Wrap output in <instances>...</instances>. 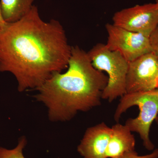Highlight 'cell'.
Wrapping results in <instances>:
<instances>
[{
  "mask_svg": "<svg viewBox=\"0 0 158 158\" xmlns=\"http://www.w3.org/2000/svg\"><path fill=\"white\" fill-rule=\"evenodd\" d=\"M158 88V58L152 52L129 62L126 94L146 92Z\"/></svg>",
  "mask_w": 158,
  "mask_h": 158,
  "instance_id": "obj_7",
  "label": "cell"
},
{
  "mask_svg": "<svg viewBox=\"0 0 158 158\" xmlns=\"http://www.w3.org/2000/svg\"><path fill=\"white\" fill-rule=\"evenodd\" d=\"M135 106L140 110L139 115L135 118H128L125 125L131 131L139 134L146 149L153 150L155 145L150 139L149 132L158 115V88L146 92L125 94L121 97L114 114L115 121L118 122L123 113Z\"/></svg>",
  "mask_w": 158,
  "mask_h": 158,
  "instance_id": "obj_3",
  "label": "cell"
},
{
  "mask_svg": "<svg viewBox=\"0 0 158 158\" xmlns=\"http://www.w3.org/2000/svg\"><path fill=\"white\" fill-rule=\"evenodd\" d=\"M152 52L158 58V25L149 37Z\"/></svg>",
  "mask_w": 158,
  "mask_h": 158,
  "instance_id": "obj_12",
  "label": "cell"
},
{
  "mask_svg": "<svg viewBox=\"0 0 158 158\" xmlns=\"http://www.w3.org/2000/svg\"><path fill=\"white\" fill-rule=\"evenodd\" d=\"M6 23H7L5 21L4 18H3L2 15V10H1V4H0V31L6 26Z\"/></svg>",
  "mask_w": 158,
  "mask_h": 158,
  "instance_id": "obj_14",
  "label": "cell"
},
{
  "mask_svg": "<svg viewBox=\"0 0 158 158\" xmlns=\"http://www.w3.org/2000/svg\"><path fill=\"white\" fill-rule=\"evenodd\" d=\"M123 158H158V148H156L150 154L144 156H139L135 151L127 154Z\"/></svg>",
  "mask_w": 158,
  "mask_h": 158,
  "instance_id": "obj_13",
  "label": "cell"
},
{
  "mask_svg": "<svg viewBox=\"0 0 158 158\" xmlns=\"http://www.w3.org/2000/svg\"><path fill=\"white\" fill-rule=\"evenodd\" d=\"M156 2L158 3V0H156Z\"/></svg>",
  "mask_w": 158,
  "mask_h": 158,
  "instance_id": "obj_16",
  "label": "cell"
},
{
  "mask_svg": "<svg viewBox=\"0 0 158 158\" xmlns=\"http://www.w3.org/2000/svg\"><path fill=\"white\" fill-rule=\"evenodd\" d=\"M108 34L106 45L121 54L128 62L152 52L149 37L128 31L113 24H106Z\"/></svg>",
  "mask_w": 158,
  "mask_h": 158,
  "instance_id": "obj_5",
  "label": "cell"
},
{
  "mask_svg": "<svg viewBox=\"0 0 158 158\" xmlns=\"http://www.w3.org/2000/svg\"><path fill=\"white\" fill-rule=\"evenodd\" d=\"M113 24L149 37L158 25V3L136 5L117 11Z\"/></svg>",
  "mask_w": 158,
  "mask_h": 158,
  "instance_id": "obj_6",
  "label": "cell"
},
{
  "mask_svg": "<svg viewBox=\"0 0 158 158\" xmlns=\"http://www.w3.org/2000/svg\"><path fill=\"white\" fill-rule=\"evenodd\" d=\"M155 120L157 124L158 125V115L157 116Z\"/></svg>",
  "mask_w": 158,
  "mask_h": 158,
  "instance_id": "obj_15",
  "label": "cell"
},
{
  "mask_svg": "<svg viewBox=\"0 0 158 158\" xmlns=\"http://www.w3.org/2000/svg\"><path fill=\"white\" fill-rule=\"evenodd\" d=\"M35 0H0L3 18L7 23L17 21L33 7Z\"/></svg>",
  "mask_w": 158,
  "mask_h": 158,
  "instance_id": "obj_10",
  "label": "cell"
},
{
  "mask_svg": "<svg viewBox=\"0 0 158 158\" xmlns=\"http://www.w3.org/2000/svg\"><path fill=\"white\" fill-rule=\"evenodd\" d=\"M111 128L112 134L106 149L107 158H123L135 151V137L125 124L117 123Z\"/></svg>",
  "mask_w": 158,
  "mask_h": 158,
  "instance_id": "obj_9",
  "label": "cell"
},
{
  "mask_svg": "<svg viewBox=\"0 0 158 158\" xmlns=\"http://www.w3.org/2000/svg\"><path fill=\"white\" fill-rule=\"evenodd\" d=\"M112 128L104 123L88 128L77 147L83 158H107L106 152Z\"/></svg>",
  "mask_w": 158,
  "mask_h": 158,
  "instance_id": "obj_8",
  "label": "cell"
},
{
  "mask_svg": "<svg viewBox=\"0 0 158 158\" xmlns=\"http://www.w3.org/2000/svg\"><path fill=\"white\" fill-rule=\"evenodd\" d=\"M72 47L59 21L45 22L37 6L0 31V72L15 77L18 89H36L68 68Z\"/></svg>",
  "mask_w": 158,
  "mask_h": 158,
  "instance_id": "obj_1",
  "label": "cell"
},
{
  "mask_svg": "<svg viewBox=\"0 0 158 158\" xmlns=\"http://www.w3.org/2000/svg\"><path fill=\"white\" fill-rule=\"evenodd\" d=\"M108 82V76L94 67L88 53L76 46L66 72L53 74L36 89L34 97L47 107L52 121H68L78 112L100 106Z\"/></svg>",
  "mask_w": 158,
  "mask_h": 158,
  "instance_id": "obj_2",
  "label": "cell"
},
{
  "mask_svg": "<svg viewBox=\"0 0 158 158\" xmlns=\"http://www.w3.org/2000/svg\"><path fill=\"white\" fill-rule=\"evenodd\" d=\"M27 143L26 138L23 137L20 138L17 146L13 149L0 147V158H25L23 155V149Z\"/></svg>",
  "mask_w": 158,
  "mask_h": 158,
  "instance_id": "obj_11",
  "label": "cell"
},
{
  "mask_svg": "<svg viewBox=\"0 0 158 158\" xmlns=\"http://www.w3.org/2000/svg\"><path fill=\"white\" fill-rule=\"evenodd\" d=\"M87 53L94 67L106 72L108 75L102 98L111 102L124 95L129 62L119 52L110 50L104 44H97Z\"/></svg>",
  "mask_w": 158,
  "mask_h": 158,
  "instance_id": "obj_4",
  "label": "cell"
}]
</instances>
